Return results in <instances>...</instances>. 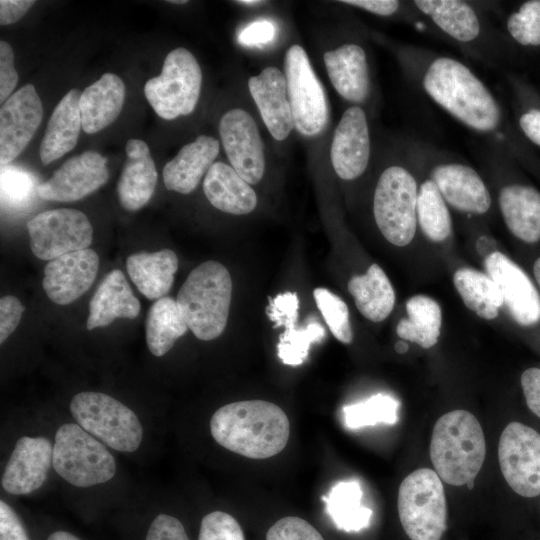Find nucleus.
Listing matches in <instances>:
<instances>
[{
  "label": "nucleus",
  "instance_id": "nucleus-1",
  "mask_svg": "<svg viewBox=\"0 0 540 540\" xmlns=\"http://www.w3.org/2000/svg\"><path fill=\"white\" fill-rule=\"evenodd\" d=\"M417 67L418 81L436 105L476 133L495 140L502 136V108L470 67L445 55L426 57Z\"/></svg>",
  "mask_w": 540,
  "mask_h": 540
},
{
  "label": "nucleus",
  "instance_id": "nucleus-2",
  "mask_svg": "<svg viewBox=\"0 0 540 540\" xmlns=\"http://www.w3.org/2000/svg\"><path fill=\"white\" fill-rule=\"evenodd\" d=\"M210 431L222 447L251 459L277 455L286 446L290 423L276 404L244 400L226 404L212 415Z\"/></svg>",
  "mask_w": 540,
  "mask_h": 540
},
{
  "label": "nucleus",
  "instance_id": "nucleus-3",
  "mask_svg": "<svg viewBox=\"0 0 540 540\" xmlns=\"http://www.w3.org/2000/svg\"><path fill=\"white\" fill-rule=\"evenodd\" d=\"M486 455V442L477 418L466 410L441 416L434 425L430 459L441 480L453 486L466 485L479 473Z\"/></svg>",
  "mask_w": 540,
  "mask_h": 540
},
{
  "label": "nucleus",
  "instance_id": "nucleus-4",
  "mask_svg": "<svg viewBox=\"0 0 540 540\" xmlns=\"http://www.w3.org/2000/svg\"><path fill=\"white\" fill-rule=\"evenodd\" d=\"M232 294V281L226 267L206 261L193 269L177 295L180 312L193 334L205 341L224 331Z\"/></svg>",
  "mask_w": 540,
  "mask_h": 540
},
{
  "label": "nucleus",
  "instance_id": "nucleus-5",
  "mask_svg": "<svg viewBox=\"0 0 540 540\" xmlns=\"http://www.w3.org/2000/svg\"><path fill=\"white\" fill-rule=\"evenodd\" d=\"M52 465L76 487L105 483L116 473L115 459L105 445L77 423H65L56 431Z\"/></svg>",
  "mask_w": 540,
  "mask_h": 540
},
{
  "label": "nucleus",
  "instance_id": "nucleus-6",
  "mask_svg": "<svg viewBox=\"0 0 540 540\" xmlns=\"http://www.w3.org/2000/svg\"><path fill=\"white\" fill-rule=\"evenodd\" d=\"M398 515L410 540H441L447 528L444 487L429 468L411 472L398 490Z\"/></svg>",
  "mask_w": 540,
  "mask_h": 540
},
{
  "label": "nucleus",
  "instance_id": "nucleus-7",
  "mask_svg": "<svg viewBox=\"0 0 540 540\" xmlns=\"http://www.w3.org/2000/svg\"><path fill=\"white\" fill-rule=\"evenodd\" d=\"M418 187L414 175L399 164L384 169L377 181L374 219L384 238L393 245H408L415 236Z\"/></svg>",
  "mask_w": 540,
  "mask_h": 540
},
{
  "label": "nucleus",
  "instance_id": "nucleus-8",
  "mask_svg": "<svg viewBox=\"0 0 540 540\" xmlns=\"http://www.w3.org/2000/svg\"><path fill=\"white\" fill-rule=\"evenodd\" d=\"M76 423L112 449L136 451L143 438L137 415L126 405L101 392L84 391L70 402Z\"/></svg>",
  "mask_w": 540,
  "mask_h": 540
},
{
  "label": "nucleus",
  "instance_id": "nucleus-9",
  "mask_svg": "<svg viewBox=\"0 0 540 540\" xmlns=\"http://www.w3.org/2000/svg\"><path fill=\"white\" fill-rule=\"evenodd\" d=\"M202 86V71L193 54L179 47L170 51L161 74L149 79L144 94L158 116L172 120L190 114Z\"/></svg>",
  "mask_w": 540,
  "mask_h": 540
},
{
  "label": "nucleus",
  "instance_id": "nucleus-10",
  "mask_svg": "<svg viewBox=\"0 0 540 540\" xmlns=\"http://www.w3.org/2000/svg\"><path fill=\"white\" fill-rule=\"evenodd\" d=\"M284 68L294 127L302 135L314 136L327 121L324 89L300 45L289 47Z\"/></svg>",
  "mask_w": 540,
  "mask_h": 540
},
{
  "label": "nucleus",
  "instance_id": "nucleus-11",
  "mask_svg": "<svg viewBox=\"0 0 540 540\" xmlns=\"http://www.w3.org/2000/svg\"><path fill=\"white\" fill-rule=\"evenodd\" d=\"M30 249L41 260H53L64 254L88 249L93 228L80 210L60 208L47 210L27 222Z\"/></svg>",
  "mask_w": 540,
  "mask_h": 540
},
{
  "label": "nucleus",
  "instance_id": "nucleus-12",
  "mask_svg": "<svg viewBox=\"0 0 540 540\" xmlns=\"http://www.w3.org/2000/svg\"><path fill=\"white\" fill-rule=\"evenodd\" d=\"M501 472L520 496L540 495V434L519 422L509 423L501 433L498 444Z\"/></svg>",
  "mask_w": 540,
  "mask_h": 540
},
{
  "label": "nucleus",
  "instance_id": "nucleus-13",
  "mask_svg": "<svg viewBox=\"0 0 540 540\" xmlns=\"http://www.w3.org/2000/svg\"><path fill=\"white\" fill-rule=\"evenodd\" d=\"M219 134L234 170L250 185L257 184L265 171V158L252 116L240 108L227 111L220 119Z\"/></svg>",
  "mask_w": 540,
  "mask_h": 540
},
{
  "label": "nucleus",
  "instance_id": "nucleus-14",
  "mask_svg": "<svg viewBox=\"0 0 540 540\" xmlns=\"http://www.w3.org/2000/svg\"><path fill=\"white\" fill-rule=\"evenodd\" d=\"M108 177L107 159L87 150L68 159L49 180L39 184L37 194L44 200L77 201L103 186Z\"/></svg>",
  "mask_w": 540,
  "mask_h": 540
},
{
  "label": "nucleus",
  "instance_id": "nucleus-15",
  "mask_svg": "<svg viewBox=\"0 0 540 540\" xmlns=\"http://www.w3.org/2000/svg\"><path fill=\"white\" fill-rule=\"evenodd\" d=\"M43 117L41 99L32 84L13 93L0 109V164L14 160L28 145Z\"/></svg>",
  "mask_w": 540,
  "mask_h": 540
},
{
  "label": "nucleus",
  "instance_id": "nucleus-16",
  "mask_svg": "<svg viewBox=\"0 0 540 540\" xmlns=\"http://www.w3.org/2000/svg\"><path fill=\"white\" fill-rule=\"evenodd\" d=\"M486 273L501 290L512 318L522 326L540 321V296L528 275L499 251L485 257Z\"/></svg>",
  "mask_w": 540,
  "mask_h": 540
},
{
  "label": "nucleus",
  "instance_id": "nucleus-17",
  "mask_svg": "<svg viewBox=\"0 0 540 540\" xmlns=\"http://www.w3.org/2000/svg\"><path fill=\"white\" fill-rule=\"evenodd\" d=\"M370 134L367 117L359 106L343 113L332 139L330 157L336 174L354 180L366 170L370 159Z\"/></svg>",
  "mask_w": 540,
  "mask_h": 540
},
{
  "label": "nucleus",
  "instance_id": "nucleus-18",
  "mask_svg": "<svg viewBox=\"0 0 540 540\" xmlns=\"http://www.w3.org/2000/svg\"><path fill=\"white\" fill-rule=\"evenodd\" d=\"M98 267L99 257L90 248L64 254L45 266L43 289L52 302L70 304L91 287Z\"/></svg>",
  "mask_w": 540,
  "mask_h": 540
},
{
  "label": "nucleus",
  "instance_id": "nucleus-19",
  "mask_svg": "<svg viewBox=\"0 0 540 540\" xmlns=\"http://www.w3.org/2000/svg\"><path fill=\"white\" fill-rule=\"evenodd\" d=\"M53 446L42 436L20 437L1 478L3 489L13 495L32 493L42 486L52 465Z\"/></svg>",
  "mask_w": 540,
  "mask_h": 540
},
{
  "label": "nucleus",
  "instance_id": "nucleus-20",
  "mask_svg": "<svg viewBox=\"0 0 540 540\" xmlns=\"http://www.w3.org/2000/svg\"><path fill=\"white\" fill-rule=\"evenodd\" d=\"M430 178L446 203L460 212L481 215L491 207L490 192L470 165L456 161L439 162L431 168Z\"/></svg>",
  "mask_w": 540,
  "mask_h": 540
},
{
  "label": "nucleus",
  "instance_id": "nucleus-21",
  "mask_svg": "<svg viewBox=\"0 0 540 540\" xmlns=\"http://www.w3.org/2000/svg\"><path fill=\"white\" fill-rule=\"evenodd\" d=\"M248 87L260 115L276 140H284L294 127L285 75L276 67H266L248 80Z\"/></svg>",
  "mask_w": 540,
  "mask_h": 540
},
{
  "label": "nucleus",
  "instance_id": "nucleus-22",
  "mask_svg": "<svg viewBox=\"0 0 540 540\" xmlns=\"http://www.w3.org/2000/svg\"><path fill=\"white\" fill-rule=\"evenodd\" d=\"M125 152L126 160L116 190L121 206L136 211L151 199L158 175L149 147L143 140L129 139Z\"/></svg>",
  "mask_w": 540,
  "mask_h": 540
},
{
  "label": "nucleus",
  "instance_id": "nucleus-23",
  "mask_svg": "<svg viewBox=\"0 0 540 540\" xmlns=\"http://www.w3.org/2000/svg\"><path fill=\"white\" fill-rule=\"evenodd\" d=\"M219 149V141L207 135L184 145L163 168L166 188L181 194L191 193L214 164Z\"/></svg>",
  "mask_w": 540,
  "mask_h": 540
},
{
  "label": "nucleus",
  "instance_id": "nucleus-24",
  "mask_svg": "<svg viewBox=\"0 0 540 540\" xmlns=\"http://www.w3.org/2000/svg\"><path fill=\"white\" fill-rule=\"evenodd\" d=\"M329 79L341 97L363 103L370 93V77L364 49L354 43L344 44L324 54Z\"/></svg>",
  "mask_w": 540,
  "mask_h": 540
},
{
  "label": "nucleus",
  "instance_id": "nucleus-25",
  "mask_svg": "<svg viewBox=\"0 0 540 540\" xmlns=\"http://www.w3.org/2000/svg\"><path fill=\"white\" fill-rule=\"evenodd\" d=\"M140 309V302L123 272L114 269L105 276L90 300L86 327L92 330L105 327L116 318L134 319Z\"/></svg>",
  "mask_w": 540,
  "mask_h": 540
},
{
  "label": "nucleus",
  "instance_id": "nucleus-26",
  "mask_svg": "<svg viewBox=\"0 0 540 540\" xmlns=\"http://www.w3.org/2000/svg\"><path fill=\"white\" fill-rule=\"evenodd\" d=\"M125 91L124 82L113 73H105L87 86L79 100L84 132L94 134L112 124L122 110Z\"/></svg>",
  "mask_w": 540,
  "mask_h": 540
},
{
  "label": "nucleus",
  "instance_id": "nucleus-27",
  "mask_svg": "<svg viewBox=\"0 0 540 540\" xmlns=\"http://www.w3.org/2000/svg\"><path fill=\"white\" fill-rule=\"evenodd\" d=\"M413 6L457 43H477L483 35L479 13L465 1L415 0Z\"/></svg>",
  "mask_w": 540,
  "mask_h": 540
},
{
  "label": "nucleus",
  "instance_id": "nucleus-28",
  "mask_svg": "<svg viewBox=\"0 0 540 540\" xmlns=\"http://www.w3.org/2000/svg\"><path fill=\"white\" fill-rule=\"evenodd\" d=\"M79 89H71L59 101L47 123L39 155L43 165L61 158L77 144L82 121Z\"/></svg>",
  "mask_w": 540,
  "mask_h": 540
},
{
  "label": "nucleus",
  "instance_id": "nucleus-29",
  "mask_svg": "<svg viewBox=\"0 0 540 540\" xmlns=\"http://www.w3.org/2000/svg\"><path fill=\"white\" fill-rule=\"evenodd\" d=\"M208 201L218 210L243 215L252 212L257 204L253 188L232 166L215 162L203 181Z\"/></svg>",
  "mask_w": 540,
  "mask_h": 540
},
{
  "label": "nucleus",
  "instance_id": "nucleus-30",
  "mask_svg": "<svg viewBox=\"0 0 540 540\" xmlns=\"http://www.w3.org/2000/svg\"><path fill=\"white\" fill-rule=\"evenodd\" d=\"M499 208L509 231L526 243L540 240V193L526 185L510 184L499 192Z\"/></svg>",
  "mask_w": 540,
  "mask_h": 540
},
{
  "label": "nucleus",
  "instance_id": "nucleus-31",
  "mask_svg": "<svg viewBox=\"0 0 540 540\" xmlns=\"http://www.w3.org/2000/svg\"><path fill=\"white\" fill-rule=\"evenodd\" d=\"M126 269L140 293L156 300L169 292L178 269V258L170 249L136 253L127 257Z\"/></svg>",
  "mask_w": 540,
  "mask_h": 540
},
{
  "label": "nucleus",
  "instance_id": "nucleus-32",
  "mask_svg": "<svg viewBox=\"0 0 540 540\" xmlns=\"http://www.w3.org/2000/svg\"><path fill=\"white\" fill-rule=\"evenodd\" d=\"M348 290L359 312L372 322L385 320L395 304V292L383 269L372 264L364 275L354 276Z\"/></svg>",
  "mask_w": 540,
  "mask_h": 540
},
{
  "label": "nucleus",
  "instance_id": "nucleus-33",
  "mask_svg": "<svg viewBox=\"0 0 540 540\" xmlns=\"http://www.w3.org/2000/svg\"><path fill=\"white\" fill-rule=\"evenodd\" d=\"M408 318H402L396 327L397 335L422 348L433 347L440 336L442 314L439 304L426 295H414L406 301Z\"/></svg>",
  "mask_w": 540,
  "mask_h": 540
},
{
  "label": "nucleus",
  "instance_id": "nucleus-34",
  "mask_svg": "<svg viewBox=\"0 0 540 540\" xmlns=\"http://www.w3.org/2000/svg\"><path fill=\"white\" fill-rule=\"evenodd\" d=\"M188 329L177 301L162 297L150 307L146 318V343L157 357L165 355Z\"/></svg>",
  "mask_w": 540,
  "mask_h": 540
},
{
  "label": "nucleus",
  "instance_id": "nucleus-35",
  "mask_svg": "<svg viewBox=\"0 0 540 540\" xmlns=\"http://www.w3.org/2000/svg\"><path fill=\"white\" fill-rule=\"evenodd\" d=\"M362 489L357 480L335 484L327 496L322 497L326 511L336 527L346 532L367 528L372 510L361 504Z\"/></svg>",
  "mask_w": 540,
  "mask_h": 540
},
{
  "label": "nucleus",
  "instance_id": "nucleus-36",
  "mask_svg": "<svg viewBox=\"0 0 540 540\" xmlns=\"http://www.w3.org/2000/svg\"><path fill=\"white\" fill-rule=\"evenodd\" d=\"M453 282L464 304L477 316L485 320L498 316L504 300L491 277L473 268H460L454 273Z\"/></svg>",
  "mask_w": 540,
  "mask_h": 540
},
{
  "label": "nucleus",
  "instance_id": "nucleus-37",
  "mask_svg": "<svg viewBox=\"0 0 540 540\" xmlns=\"http://www.w3.org/2000/svg\"><path fill=\"white\" fill-rule=\"evenodd\" d=\"M417 222L431 241L441 242L452 232V218L447 203L431 178L418 187Z\"/></svg>",
  "mask_w": 540,
  "mask_h": 540
},
{
  "label": "nucleus",
  "instance_id": "nucleus-38",
  "mask_svg": "<svg viewBox=\"0 0 540 540\" xmlns=\"http://www.w3.org/2000/svg\"><path fill=\"white\" fill-rule=\"evenodd\" d=\"M399 402L394 397L378 393L365 401L343 407L344 422L349 429L385 423L393 425L398 421Z\"/></svg>",
  "mask_w": 540,
  "mask_h": 540
},
{
  "label": "nucleus",
  "instance_id": "nucleus-39",
  "mask_svg": "<svg viewBox=\"0 0 540 540\" xmlns=\"http://www.w3.org/2000/svg\"><path fill=\"white\" fill-rule=\"evenodd\" d=\"M325 335L323 326L317 322L287 329L279 337L278 357L284 364L300 365L307 359L310 345L320 342Z\"/></svg>",
  "mask_w": 540,
  "mask_h": 540
},
{
  "label": "nucleus",
  "instance_id": "nucleus-40",
  "mask_svg": "<svg viewBox=\"0 0 540 540\" xmlns=\"http://www.w3.org/2000/svg\"><path fill=\"white\" fill-rule=\"evenodd\" d=\"M313 296L325 322L335 338L345 344L351 343L353 333L349 319V310L346 303L339 296L326 288L314 289Z\"/></svg>",
  "mask_w": 540,
  "mask_h": 540
},
{
  "label": "nucleus",
  "instance_id": "nucleus-41",
  "mask_svg": "<svg viewBox=\"0 0 540 540\" xmlns=\"http://www.w3.org/2000/svg\"><path fill=\"white\" fill-rule=\"evenodd\" d=\"M513 40L523 46H540V0L524 2L506 20Z\"/></svg>",
  "mask_w": 540,
  "mask_h": 540
},
{
  "label": "nucleus",
  "instance_id": "nucleus-42",
  "mask_svg": "<svg viewBox=\"0 0 540 540\" xmlns=\"http://www.w3.org/2000/svg\"><path fill=\"white\" fill-rule=\"evenodd\" d=\"M34 181L29 174L13 168L1 169V202L8 207H20L29 202Z\"/></svg>",
  "mask_w": 540,
  "mask_h": 540
},
{
  "label": "nucleus",
  "instance_id": "nucleus-43",
  "mask_svg": "<svg viewBox=\"0 0 540 540\" xmlns=\"http://www.w3.org/2000/svg\"><path fill=\"white\" fill-rule=\"evenodd\" d=\"M198 540H245L238 521L223 511L206 514L200 524Z\"/></svg>",
  "mask_w": 540,
  "mask_h": 540
},
{
  "label": "nucleus",
  "instance_id": "nucleus-44",
  "mask_svg": "<svg viewBox=\"0 0 540 540\" xmlns=\"http://www.w3.org/2000/svg\"><path fill=\"white\" fill-rule=\"evenodd\" d=\"M266 540H324L308 521L296 516L277 520L267 531Z\"/></svg>",
  "mask_w": 540,
  "mask_h": 540
},
{
  "label": "nucleus",
  "instance_id": "nucleus-45",
  "mask_svg": "<svg viewBox=\"0 0 540 540\" xmlns=\"http://www.w3.org/2000/svg\"><path fill=\"white\" fill-rule=\"evenodd\" d=\"M299 300L294 292L278 294L270 300L267 308L269 319L276 327H284L285 330L296 327L298 319Z\"/></svg>",
  "mask_w": 540,
  "mask_h": 540
},
{
  "label": "nucleus",
  "instance_id": "nucleus-46",
  "mask_svg": "<svg viewBox=\"0 0 540 540\" xmlns=\"http://www.w3.org/2000/svg\"><path fill=\"white\" fill-rule=\"evenodd\" d=\"M145 540H189V537L178 518L160 513L150 523Z\"/></svg>",
  "mask_w": 540,
  "mask_h": 540
},
{
  "label": "nucleus",
  "instance_id": "nucleus-47",
  "mask_svg": "<svg viewBox=\"0 0 540 540\" xmlns=\"http://www.w3.org/2000/svg\"><path fill=\"white\" fill-rule=\"evenodd\" d=\"M18 82V73L14 67L12 47L6 41L0 42V102L4 103Z\"/></svg>",
  "mask_w": 540,
  "mask_h": 540
},
{
  "label": "nucleus",
  "instance_id": "nucleus-48",
  "mask_svg": "<svg viewBox=\"0 0 540 540\" xmlns=\"http://www.w3.org/2000/svg\"><path fill=\"white\" fill-rule=\"evenodd\" d=\"M24 306L12 295L3 296L0 300V343L2 344L18 326Z\"/></svg>",
  "mask_w": 540,
  "mask_h": 540
},
{
  "label": "nucleus",
  "instance_id": "nucleus-49",
  "mask_svg": "<svg viewBox=\"0 0 540 540\" xmlns=\"http://www.w3.org/2000/svg\"><path fill=\"white\" fill-rule=\"evenodd\" d=\"M0 540H30L19 515L3 500L0 501Z\"/></svg>",
  "mask_w": 540,
  "mask_h": 540
},
{
  "label": "nucleus",
  "instance_id": "nucleus-50",
  "mask_svg": "<svg viewBox=\"0 0 540 540\" xmlns=\"http://www.w3.org/2000/svg\"><path fill=\"white\" fill-rule=\"evenodd\" d=\"M275 36L274 24L269 20H257L241 30L238 41L246 46H259L270 42Z\"/></svg>",
  "mask_w": 540,
  "mask_h": 540
},
{
  "label": "nucleus",
  "instance_id": "nucleus-51",
  "mask_svg": "<svg viewBox=\"0 0 540 540\" xmlns=\"http://www.w3.org/2000/svg\"><path fill=\"white\" fill-rule=\"evenodd\" d=\"M520 382L528 408L540 418V368L526 369Z\"/></svg>",
  "mask_w": 540,
  "mask_h": 540
},
{
  "label": "nucleus",
  "instance_id": "nucleus-52",
  "mask_svg": "<svg viewBox=\"0 0 540 540\" xmlns=\"http://www.w3.org/2000/svg\"><path fill=\"white\" fill-rule=\"evenodd\" d=\"M34 4L33 0H1L0 24L9 25L17 22Z\"/></svg>",
  "mask_w": 540,
  "mask_h": 540
},
{
  "label": "nucleus",
  "instance_id": "nucleus-53",
  "mask_svg": "<svg viewBox=\"0 0 540 540\" xmlns=\"http://www.w3.org/2000/svg\"><path fill=\"white\" fill-rule=\"evenodd\" d=\"M341 2L379 16H390L396 13L401 6V3L396 0H344Z\"/></svg>",
  "mask_w": 540,
  "mask_h": 540
},
{
  "label": "nucleus",
  "instance_id": "nucleus-54",
  "mask_svg": "<svg viewBox=\"0 0 540 540\" xmlns=\"http://www.w3.org/2000/svg\"><path fill=\"white\" fill-rule=\"evenodd\" d=\"M518 123L524 135L540 147V109L527 110L519 117Z\"/></svg>",
  "mask_w": 540,
  "mask_h": 540
},
{
  "label": "nucleus",
  "instance_id": "nucleus-55",
  "mask_svg": "<svg viewBox=\"0 0 540 540\" xmlns=\"http://www.w3.org/2000/svg\"><path fill=\"white\" fill-rule=\"evenodd\" d=\"M46 540H82L78 536L65 530H57L48 535Z\"/></svg>",
  "mask_w": 540,
  "mask_h": 540
},
{
  "label": "nucleus",
  "instance_id": "nucleus-56",
  "mask_svg": "<svg viewBox=\"0 0 540 540\" xmlns=\"http://www.w3.org/2000/svg\"><path fill=\"white\" fill-rule=\"evenodd\" d=\"M494 241L487 237V236H481L477 241V250L480 254L488 256L489 250L491 247H493Z\"/></svg>",
  "mask_w": 540,
  "mask_h": 540
},
{
  "label": "nucleus",
  "instance_id": "nucleus-57",
  "mask_svg": "<svg viewBox=\"0 0 540 540\" xmlns=\"http://www.w3.org/2000/svg\"><path fill=\"white\" fill-rule=\"evenodd\" d=\"M395 350L399 354H404L408 351V344L403 340L397 341L395 344Z\"/></svg>",
  "mask_w": 540,
  "mask_h": 540
},
{
  "label": "nucleus",
  "instance_id": "nucleus-58",
  "mask_svg": "<svg viewBox=\"0 0 540 540\" xmlns=\"http://www.w3.org/2000/svg\"><path fill=\"white\" fill-rule=\"evenodd\" d=\"M534 275L540 288V257L534 263Z\"/></svg>",
  "mask_w": 540,
  "mask_h": 540
},
{
  "label": "nucleus",
  "instance_id": "nucleus-59",
  "mask_svg": "<svg viewBox=\"0 0 540 540\" xmlns=\"http://www.w3.org/2000/svg\"><path fill=\"white\" fill-rule=\"evenodd\" d=\"M236 3L241 4V5H246V6H255V5L262 4L263 1H260V0H239V1H236Z\"/></svg>",
  "mask_w": 540,
  "mask_h": 540
},
{
  "label": "nucleus",
  "instance_id": "nucleus-60",
  "mask_svg": "<svg viewBox=\"0 0 540 540\" xmlns=\"http://www.w3.org/2000/svg\"><path fill=\"white\" fill-rule=\"evenodd\" d=\"M466 485L468 486L469 489H472L474 485V480L468 482Z\"/></svg>",
  "mask_w": 540,
  "mask_h": 540
},
{
  "label": "nucleus",
  "instance_id": "nucleus-61",
  "mask_svg": "<svg viewBox=\"0 0 540 540\" xmlns=\"http://www.w3.org/2000/svg\"><path fill=\"white\" fill-rule=\"evenodd\" d=\"M170 2L171 3H177V4H183V3H186L187 1H180V0L175 1V0H173V1H170Z\"/></svg>",
  "mask_w": 540,
  "mask_h": 540
}]
</instances>
